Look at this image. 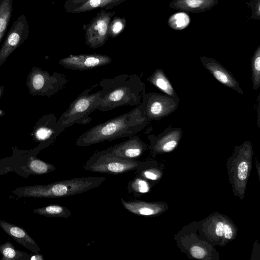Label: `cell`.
Wrapping results in <instances>:
<instances>
[{
    "instance_id": "17",
    "label": "cell",
    "mask_w": 260,
    "mask_h": 260,
    "mask_svg": "<svg viewBox=\"0 0 260 260\" xmlns=\"http://www.w3.org/2000/svg\"><path fill=\"white\" fill-rule=\"evenodd\" d=\"M121 203L124 209L130 213L143 216H152L162 211L161 205L141 201H126L120 198Z\"/></svg>"
},
{
    "instance_id": "16",
    "label": "cell",
    "mask_w": 260,
    "mask_h": 260,
    "mask_svg": "<svg viewBox=\"0 0 260 260\" xmlns=\"http://www.w3.org/2000/svg\"><path fill=\"white\" fill-rule=\"evenodd\" d=\"M0 227L16 242L32 253L40 252L41 249L37 243L22 227L1 219Z\"/></svg>"
},
{
    "instance_id": "29",
    "label": "cell",
    "mask_w": 260,
    "mask_h": 260,
    "mask_svg": "<svg viewBox=\"0 0 260 260\" xmlns=\"http://www.w3.org/2000/svg\"><path fill=\"white\" fill-rule=\"evenodd\" d=\"M192 256L198 259H202L206 255V251L199 246H192L190 250Z\"/></svg>"
},
{
    "instance_id": "12",
    "label": "cell",
    "mask_w": 260,
    "mask_h": 260,
    "mask_svg": "<svg viewBox=\"0 0 260 260\" xmlns=\"http://www.w3.org/2000/svg\"><path fill=\"white\" fill-rule=\"evenodd\" d=\"M182 135L180 128L168 127L158 135H149V148L155 154L171 152L177 147Z\"/></svg>"
},
{
    "instance_id": "32",
    "label": "cell",
    "mask_w": 260,
    "mask_h": 260,
    "mask_svg": "<svg viewBox=\"0 0 260 260\" xmlns=\"http://www.w3.org/2000/svg\"><path fill=\"white\" fill-rule=\"evenodd\" d=\"M30 260H44V258L43 255L39 254V253H33L30 254Z\"/></svg>"
},
{
    "instance_id": "20",
    "label": "cell",
    "mask_w": 260,
    "mask_h": 260,
    "mask_svg": "<svg viewBox=\"0 0 260 260\" xmlns=\"http://www.w3.org/2000/svg\"><path fill=\"white\" fill-rule=\"evenodd\" d=\"M13 0H0V43L5 36L13 10Z\"/></svg>"
},
{
    "instance_id": "9",
    "label": "cell",
    "mask_w": 260,
    "mask_h": 260,
    "mask_svg": "<svg viewBox=\"0 0 260 260\" xmlns=\"http://www.w3.org/2000/svg\"><path fill=\"white\" fill-rule=\"evenodd\" d=\"M29 32L26 18L21 14L13 22L0 49V67L11 54L25 41Z\"/></svg>"
},
{
    "instance_id": "11",
    "label": "cell",
    "mask_w": 260,
    "mask_h": 260,
    "mask_svg": "<svg viewBox=\"0 0 260 260\" xmlns=\"http://www.w3.org/2000/svg\"><path fill=\"white\" fill-rule=\"evenodd\" d=\"M252 149L250 142L247 141L235 147L232 160L233 178L236 182L244 183L249 175Z\"/></svg>"
},
{
    "instance_id": "26",
    "label": "cell",
    "mask_w": 260,
    "mask_h": 260,
    "mask_svg": "<svg viewBox=\"0 0 260 260\" xmlns=\"http://www.w3.org/2000/svg\"><path fill=\"white\" fill-rule=\"evenodd\" d=\"M190 23L189 16L184 12H178L172 15L169 20L170 26L175 29H182Z\"/></svg>"
},
{
    "instance_id": "28",
    "label": "cell",
    "mask_w": 260,
    "mask_h": 260,
    "mask_svg": "<svg viewBox=\"0 0 260 260\" xmlns=\"http://www.w3.org/2000/svg\"><path fill=\"white\" fill-rule=\"evenodd\" d=\"M214 232L218 237H223L226 240L232 239L233 232L229 224L222 221H218L214 225Z\"/></svg>"
},
{
    "instance_id": "19",
    "label": "cell",
    "mask_w": 260,
    "mask_h": 260,
    "mask_svg": "<svg viewBox=\"0 0 260 260\" xmlns=\"http://www.w3.org/2000/svg\"><path fill=\"white\" fill-rule=\"evenodd\" d=\"M127 0H87L72 9L70 13H80L98 9L108 10Z\"/></svg>"
},
{
    "instance_id": "30",
    "label": "cell",
    "mask_w": 260,
    "mask_h": 260,
    "mask_svg": "<svg viewBox=\"0 0 260 260\" xmlns=\"http://www.w3.org/2000/svg\"><path fill=\"white\" fill-rule=\"evenodd\" d=\"M86 1L87 0H67L63 7L67 12L70 13L72 9Z\"/></svg>"
},
{
    "instance_id": "2",
    "label": "cell",
    "mask_w": 260,
    "mask_h": 260,
    "mask_svg": "<svg viewBox=\"0 0 260 260\" xmlns=\"http://www.w3.org/2000/svg\"><path fill=\"white\" fill-rule=\"evenodd\" d=\"M104 92L96 109L106 112L125 105L141 104L145 87L141 78L136 74H120L102 79L99 83Z\"/></svg>"
},
{
    "instance_id": "3",
    "label": "cell",
    "mask_w": 260,
    "mask_h": 260,
    "mask_svg": "<svg viewBox=\"0 0 260 260\" xmlns=\"http://www.w3.org/2000/svg\"><path fill=\"white\" fill-rule=\"evenodd\" d=\"M106 178L86 177L71 178L45 185L19 187L11 192L18 198H58L72 196L99 187Z\"/></svg>"
},
{
    "instance_id": "15",
    "label": "cell",
    "mask_w": 260,
    "mask_h": 260,
    "mask_svg": "<svg viewBox=\"0 0 260 260\" xmlns=\"http://www.w3.org/2000/svg\"><path fill=\"white\" fill-rule=\"evenodd\" d=\"M57 118L53 114H48L40 119L35 128V137L40 141L51 143L62 133L57 124Z\"/></svg>"
},
{
    "instance_id": "24",
    "label": "cell",
    "mask_w": 260,
    "mask_h": 260,
    "mask_svg": "<svg viewBox=\"0 0 260 260\" xmlns=\"http://www.w3.org/2000/svg\"><path fill=\"white\" fill-rule=\"evenodd\" d=\"M30 174L39 175L46 174L56 170L55 167L37 158L31 159L27 164Z\"/></svg>"
},
{
    "instance_id": "6",
    "label": "cell",
    "mask_w": 260,
    "mask_h": 260,
    "mask_svg": "<svg viewBox=\"0 0 260 260\" xmlns=\"http://www.w3.org/2000/svg\"><path fill=\"white\" fill-rule=\"evenodd\" d=\"M68 80L64 74L56 72L50 74L37 67H34L28 75L26 84L32 95L50 97L63 89Z\"/></svg>"
},
{
    "instance_id": "22",
    "label": "cell",
    "mask_w": 260,
    "mask_h": 260,
    "mask_svg": "<svg viewBox=\"0 0 260 260\" xmlns=\"http://www.w3.org/2000/svg\"><path fill=\"white\" fill-rule=\"evenodd\" d=\"M1 260H28L30 253L16 249L13 244L6 241L0 244Z\"/></svg>"
},
{
    "instance_id": "13",
    "label": "cell",
    "mask_w": 260,
    "mask_h": 260,
    "mask_svg": "<svg viewBox=\"0 0 260 260\" xmlns=\"http://www.w3.org/2000/svg\"><path fill=\"white\" fill-rule=\"evenodd\" d=\"M147 147V144L139 137L135 136L104 150L119 158L136 160L143 154Z\"/></svg>"
},
{
    "instance_id": "1",
    "label": "cell",
    "mask_w": 260,
    "mask_h": 260,
    "mask_svg": "<svg viewBox=\"0 0 260 260\" xmlns=\"http://www.w3.org/2000/svg\"><path fill=\"white\" fill-rule=\"evenodd\" d=\"M150 121L139 104L125 113L92 127L82 134L75 144L79 147H87L133 136L144 129Z\"/></svg>"
},
{
    "instance_id": "27",
    "label": "cell",
    "mask_w": 260,
    "mask_h": 260,
    "mask_svg": "<svg viewBox=\"0 0 260 260\" xmlns=\"http://www.w3.org/2000/svg\"><path fill=\"white\" fill-rule=\"evenodd\" d=\"M126 21L124 17L116 16L111 19L109 27V38H114L125 29Z\"/></svg>"
},
{
    "instance_id": "25",
    "label": "cell",
    "mask_w": 260,
    "mask_h": 260,
    "mask_svg": "<svg viewBox=\"0 0 260 260\" xmlns=\"http://www.w3.org/2000/svg\"><path fill=\"white\" fill-rule=\"evenodd\" d=\"M251 68L252 73V88L258 89L260 86V48L258 47L251 58Z\"/></svg>"
},
{
    "instance_id": "31",
    "label": "cell",
    "mask_w": 260,
    "mask_h": 260,
    "mask_svg": "<svg viewBox=\"0 0 260 260\" xmlns=\"http://www.w3.org/2000/svg\"><path fill=\"white\" fill-rule=\"evenodd\" d=\"M184 3L187 8L195 9L202 7L205 0H184Z\"/></svg>"
},
{
    "instance_id": "14",
    "label": "cell",
    "mask_w": 260,
    "mask_h": 260,
    "mask_svg": "<svg viewBox=\"0 0 260 260\" xmlns=\"http://www.w3.org/2000/svg\"><path fill=\"white\" fill-rule=\"evenodd\" d=\"M204 67L209 71L212 76L225 86L243 94V91L239 83L232 74L213 58H201Z\"/></svg>"
},
{
    "instance_id": "4",
    "label": "cell",
    "mask_w": 260,
    "mask_h": 260,
    "mask_svg": "<svg viewBox=\"0 0 260 260\" xmlns=\"http://www.w3.org/2000/svg\"><path fill=\"white\" fill-rule=\"evenodd\" d=\"M98 84L83 90L69 105L57 120V124L62 132L75 124H86L91 122L90 114L100 104L103 97L102 90L90 93Z\"/></svg>"
},
{
    "instance_id": "8",
    "label": "cell",
    "mask_w": 260,
    "mask_h": 260,
    "mask_svg": "<svg viewBox=\"0 0 260 260\" xmlns=\"http://www.w3.org/2000/svg\"><path fill=\"white\" fill-rule=\"evenodd\" d=\"M114 11L101 9L85 28V43L92 49L103 46L109 38V27Z\"/></svg>"
},
{
    "instance_id": "5",
    "label": "cell",
    "mask_w": 260,
    "mask_h": 260,
    "mask_svg": "<svg viewBox=\"0 0 260 260\" xmlns=\"http://www.w3.org/2000/svg\"><path fill=\"white\" fill-rule=\"evenodd\" d=\"M141 161L113 156L104 150L95 152L82 167L85 171L111 175H120L135 171Z\"/></svg>"
},
{
    "instance_id": "10",
    "label": "cell",
    "mask_w": 260,
    "mask_h": 260,
    "mask_svg": "<svg viewBox=\"0 0 260 260\" xmlns=\"http://www.w3.org/2000/svg\"><path fill=\"white\" fill-rule=\"evenodd\" d=\"M112 61L109 56L91 53L70 55L60 59L59 63L66 69L85 71L107 65Z\"/></svg>"
},
{
    "instance_id": "33",
    "label": "cell",
    "mask_w": 260,
    "mask_h": 260,
    "mask_svg": "<svg viewBox=\"0 0 260 260\" xmlns=\"http://www.w3.org/2000/svg\"><path fill=\"white\" fill-rule=\"evenodd\" d=\"M4 86H0V99H1V98L3 94V91H4Z\"/></svg>"
},
{
    "instance_id": "7",
    "label": "cell",
    "mask_w": 260,
    "mask_h": 260,
    "mask_svg": "<svg viewBox=\"0 0 260 260\" xmlns=\"http://www.w3.org/2000/svg\"><path fill=\"white\" fill-rule=\"evenodd\" d=\"M179 101L157 92L145 93L140 105L142 111L151 121L158 120L175 112Z\"/></svg>"
},
{
    "instance_id": "21",
    "label": "cell",
    "mask_w": 260,
    "mask_h": 260,
    "mask_svg": "<svg viewBox=\"0 0 260 260\" xmlns=\"http://www.w3.org/2000/svg\"><path fill=\"white\" fill-rule=\"evenodd\" d=\"M33 213L48 217L68 218L71 215V212L67 207L60 205H50L35 208Z\"/></svg>"
},
{
    "instance_id": "23",
    "label": "cell",
    "mask_w": 260,
    "mask_h": 260,
    "mask_svg": "<svg viewBox=\"0 0 260 260\" xmlns=\"http://www.w3.org/2000/svg\"><path fill=\"white\" fill-rule=\"evenodd\" d=\"M150 189V185L147 180L136 176L127 183V191L134 197H139L148 193Z\"/></svg>"
},
{
    "instance_id": "18",
    "label": "cell",
    "mask_w": 260,
    "mask_h": 260,
    "mask_svg": "<svg viewBox=\"0 0 260 260\" xmlns=\"http://www.w3.org/2000/svg\"><path fill=\"white\" fill-rule=\"evenodd\" d=\"M147 80L166 95L179 101V98L171 83L160 69H157L148 78Z\"/></svg>"
}]
</instances>
